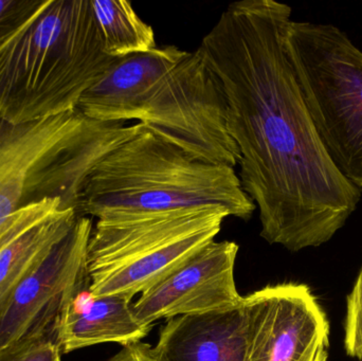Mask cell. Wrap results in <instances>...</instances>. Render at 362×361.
Instances as JSON below:
<instances>
[{
    "label": "cell",
    "instance_id": "6da1fadb",
    "mask_svg": "<svg viewBox=\"0 0 362 361\" xmlns=\"http://www.w3.org/2000/svg\"><path fill=\"white\" fill-rule=\"evenodd\" d=\"M291 8L229 4L199 48L221 83L240 186L259 210L261 237L291 251L327 243L361 192L325 148L283 45Z\"/></svg>",
    "mask_w": 362,
    "mask_h": 361
},
{
    "label": "cell",
    "instance_id": "7a4b0ae2",
    "mask_svg": "<svg viewBox=\"0 0 362 361\" xmlns=\"http://www.w3.org/2000/svg\"><path fill=\"white\" fill-rule=\"evenodd\" d=\"M76 110L104 122L139 121L197 160L238 165L225 93L199 47L189 52L169 45L119 59Z\"/></svg>",
    "mask_w": 362,
    "mask_h": 361
},
{
    "label": "cell",
    "instance_id": "3957f363",
    "mask_svg": "<svg viewBox=\"0 0 362 361\" xmlns=\"http://www.w3.org/2000/svg\"><path fill=\"white\" fill-rule=\"evenodd\" d=\"M118 59L104 50L91 0H49L0 47V118L21 124L76 110Z\"/></svg>",
    "mask_w": 362,
    "mask_h": 361
},
{
    "label": "cell",
    "instance_id": "277c9868",
    "mask_svg": "<svg viewBox=\"0 0 362 361\" xmlns=\"http://www.w3.org/2000/svg\"><path fill=\"white\" fill-rule=\"evenodd\" d=\"M206 206L225 208L243 220L257 209L234 167L197 160L144 127L91 170L76 214L99 220Z\"/></svg>",
    "mask_w": 362,
    "mask_h": 361
},
{
    "label": "cell",
    "instance_id": "5b68a950",
    "mask_svg": "<svg viewBox=\"0 0 362 361\" xmlns=\"http://www.w3.org/2000/svg\"><path fill=\"white\" fill-rule=\"evenodd\" d=\"M144 129L78 110L21 124L0 118V229L21 208L46 199H61L76 212L91 170Z\"/></svg>",
    "mask_w": 362,
    "mask_h": 361
},
{
    "label": "cell",
    "instance_id": "8992f818",
    "mask_svg": "<svg viewBox=\"0 0 362 361\" xmlns=\"http://www.w3.org/2000/svg\"><path fill=\"white\" fill-rule=\"evenodd\" d=\"M229 216L206 206L99 218L87 248L90 292L133 299L150 290L215 241Z\"/></svg>",
    "mask_w": 362,
    "mask_h": 361
},
{
    "label": "cell",
    "instance_id": "52a82bcc",
    "mask_svg": "<svg viewBox=\"0 0 362 361\" xmlns=\"http://www.w3.org/2000/svg\"><path fill=\"white\" fill-rule=\"evenodd\" d=\"M283 45L325 148L362 193V51L336 25L291 19Z\"/></svg>",
    "mask_w": 362,
    "mask_h": 361
},
{
    "label": "cell",
    "instance_id": "ba28073f",
    "mask_svg": "<svg viewBox=\"0 0 362 361\" xmlns=\"http://www.w3.org/2000/svg\"><path fill=\"white\" fill-rule=\"evenodd\" d=\"M91 232V218L78 216L71 231L0 299V349L54 332L66 303L90 288L87 248Z\"/></svg>",
    "mask_w": 362,
    "mask_h": 361
},
{
    "label": "cell",
    "instance_id": "9c48e42d",
    "mask_svg": "<svg viewBox=\"0 0 362 361\" xmlns=\"http://www.w3.org/2000/svg\"><path fill=\"white\" fill-rule=\"evenodd\" d=\"M244 361H327L329 322L305 284L267 286L244 297Z\"/></svg>",
    "mask_w": 362,
    "mask_h": 361
},
{
    "label": "cell",
    "instance_id": "30bf717a",
    "mask_svg": "<svg viewBox=\"0 0 362 361\" xmlns=\"http://www.w3.org/2000/svg\"><path fill=\"white\" fill-rule=\"evenodd\" d=\"M238 245L215 242L194 254L134 303L136 317L152 326L158 320L209 313L240 304L234 280Z\"/></svg>",
    "mask_w": 362,
    "mask_h": 361
},
{
    "label": "cell",
    "instance_id": "8fae6325",
    "mask_svg": "<svg viewBox=\"0 0 362 361\" xmlns=\"http://www.w3.org/2000/svg\"><path fill=\"white\" fill-rule=\"evenodd\" d=\"M76 210L61 199L21 208L0 229V299L71 231Z\"/></svg>",
    "mask_w": 362,
    "mask_h": 361
},
{
    "label": "cell",
    "instance_id": "7c38bea8",
    "mask_svg": "<svg viewBox=\"0 0 362 361\" xmlns=\"http://www.w3.org/2000/svg\"><path fill=\"white\" fill-rule=\"evenodd\" d=\"M132 300L117 295L97 297L90 288L76 292L66 303L54 326L62 354L101 343L127 347L141 343L153 326L136 317Z\"/></svg>",
    "mask_w": 362,
    "mask_h": 361
},
{
    "label": "cell",
    "instance_id": "4fadbf2b",
    "mask_svg": "<svg viewBox=\"0 0 362 361\" xmlns=\"http://www.w3.org/2000/svg\"><path fill=\"white\" fill-rule=\"evenodd\" d=\"M244 298L238 307L167 320L153 347L156 361H244Z\"/></svg>",
    "mask_w": 362,
    "mask_h": 361
},
{
    "label": "cell",
    "instance_id": "5bb4252c",
    "mask_svg": "<svg viewBox=\"0 0 362 361\" xmlns=\"http://www.w3.org/2000/svg\"><path fill=\"white\" fill-rule=\"evenodd\" d=\"M93 14L110 57L122 59L157 48L153 28L144 23L127 0H91Z\"/></svg>",
    "mask_w": 362,
    "mask_h": 361
},
{
    "label": "cell",
    "instance_id": "9a60e30c",
    "mask_svg": "<svg viewBox=\"0 0 362 361\" xmlns=\"http://www.w3.org/2000/svg\"><path fill=\"white\" fill-rule=\"evenodd\" d=\"M54 332L15 341L0 349V361H62Z\"/></svg>",
    "mask_w": 362,
    "mask_h": 361
},
{
    "label": "cell",
    "instance_id": "2e32d148",
    "mask_svg": "<svg viewBox=\"0 0 362 361\" xmlns=\"http://www.w3.org/2000/svg\"><path fill=\"white\" fill-rule=\"evenodd\" d=\"M49 0H0V47L34 18Z\"/></svg>",
    "mask_w": 362,
    "mask_h": 361
},
{
    "label": "cell",
    "instance_id": "e0dca14e",
    "mask_svg": "<svg viewBox=\"0 0 362 361\" xmlns=\"http://www.w3.org/2000/svg\"><path fill=\"white\" fill-rule=\"evenodd\" d=\"M344 349L350 357L362 360V267L346 300Z\"/></svg>",
    "mask_w": 362,
    "mask_h": 361
},
{
    "label": "cell",
    "instance_id": "ac0fdd59",
    "mask_svg": "<svg viewBox=\"0 0 362 361\" xmlns=\"http://www.w3.org/2000/svg\"><path fill=\"white\" fill-rule=\"evenodd\" d=\"M106 361H156L153 347L148 343H137L123 347L120 352Z\"/></svg>",
    "mask_w": 362,
    "mask_h": 361
}]
</instances>
